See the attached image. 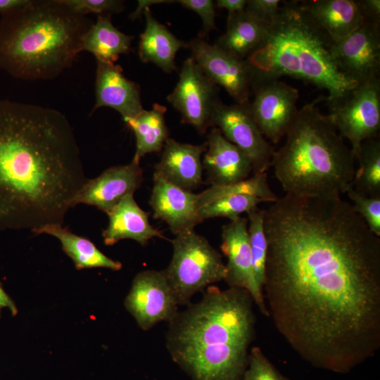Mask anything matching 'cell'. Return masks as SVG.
I'll return each mask as SVG.
<instances>
[{
  "label": "cell",
  "mask_w": 380,
  "mask_h": 380,
  "mask_svg": "<svg viewBox=\"0 0 380 380\" xmlns=\"http://www.w3.org/2000/svg\"><path fill=\"white\" fill-rule=\"evenodd\" d=\"M264 211L277 331L315 367L350 372L380 348V239L341 196L285 194Z\"/></svg>",
  "instance_id": "6da1fadb"
},
{
  "label": "cell",
  "mask_w": 380,
  "mask_h": 380,
  "mask_svg": "<svg viewBox=\"0 0 380 380\" xmlns=\"http://www.w3.org/2000/svg\"><path fill=\"white\" fill-rule=\"evenodd\" d=\"M87 180L63 113L0 100V229L63 225Z\"/></svg>",
  "instance_id": "7a4b0ae2"
},
{
  "label": "cell",
  "mask_w": 380,
  "mask_h": 380,
  "mask_svg": "<svg viewBox=\"0 0 380 380\" xmlns=\"http://www.w3.org/2000/svg\"><path fill=\"white\" fill-rule=\"evenodd\" d=\"M253 300L245 289L210 286L169 322L166 346L193 380H242L255 335Z\"/></svg>",
  "instance_id": "3957f363"
},
{
  "label": "cell",
  "mask_w": 380,
  "mask_h": 380,
  "mask_svg": "<svg viewBox=\"0 0 380 380\" xmlns=\"http://www.w3.org/2000/svg\"><path fill=\"white\" fill-rule=\"evenodd\" d=\"M92 23L63 0H29L3 14L0 68L23 80L53 79L82 51Z\"/></svg>",
  "instance_id": "277c9868"
},
{
  "label": "cell",
  "mask_w": 380,
  "mask_h": 380,
  "mask_svg": "<svg viewBox=\"0 0 380 380\" xmlns=\"http://www.w3.org/2000/svg\"><path fill=\"white\" fill-rule=\"evenodd\" d=\"M321 96L298 109L283 145L274 150L271 167L286 194L341 196L350 188L355 158L328 114Z\"/></svg>",
  "instance_id": "5b68a950"
},
{
  "label": "cell",
  "mask_w": 380,
  "mask_h": 380,
  "mask_svg": "<svg viewBox=\"0 0 380 380\" xmlns=\"http://www.w3.org/2000/svg\"><path fill=\"white\" fill-rule=\"evenodd\" d=\"M330 38L301 8L298 1H283L280 12L266 34L246 58L255 82L291 77L327 92V103L346 96L358 84L344 76L335 65Z\"/></svg>",
  "instance_id": "8992f818"
},
{
  "label": "cell",
  "mask_w": 380,
  "mask_h": 380,
  "mask_svg": "<svg viewBox=\"0 0 380 380\" xmlns=\"http://www.w3.org/2000/svg\"><path fill=\"white\" fill-rule=\"evenodd\" d=\"M171 242L172 257L163 272L179 305H189L195 293L224 279L221 254L194 229L176 234Z\"/></svg>",
  "instance_id": "52a82bcc"
},
{
  "label": "cell",
  "mask_w": 380,
  "mask_h": 380,
  "mask_svg": "<svg viewBox=\"0 0 380 380\" xmlns=\"http://www.w3.org/2000/svg\"><path fill=\"white\" fill-rule=\"evenodd\" d=\"M327 106L329 117L341 136L350 142L355 158L363 141L379 135L380 78L358 84Z\"/></svg>",
  "instance_id": "ba28073f"
},
{
  "label": "cell",
  "mask_w": 380,
  "mask_h": 380,
  "mask_svg": "<svg viewBox=\"0 0 380 380\" xmlns=\"http://www.w3.org/2000/svg\"><path fill=\"white\" fill-rule=\"evenodd\" d=\"M167 100L179 112L182 122L191 125L198 133L204 134L213 127V113L220 102L218 87L191 57L184 62L178 82Z\"/></svg>",
  "instance_id": "9c48e42d"
},
{
  "label": "cell",
  "mask_w": 380,
  "mask_h": 380,
  "mask_svg": "<svg viewBox=\"0 0 380 380\" xmlns=\"http://www.w3.org/2000/svg\"><path fill=\"white\" fill-rule=\"evenodd\" d=\"M329 50L338 70L350 80L360 84L380 78V25L365 20L346 37L330 39Z\"/></svg>",
  "instance_id": "30bf717a"
},
{
  "label": "cell",
  "mask_w": 380,
  "mask_h": 380,
  "mask_svg": "<svg viewBox=\"0 0 380 380\" xmlns=\"http://www.w3.org/2000/svg\"><path fill=\"white\" fill-rule=\"evenodd\" d=\"M203 73L217 87H222L236 103H248L255 83L253 71L246 59L232 55L201 37L188 44Z\"/></svg>",
  "instance_id": "8fae6325"
},
{
  "label": "cell",
  "mask_w": 380,
  "mask_h": 380,
  "mask_svg": "<svg viewBox=\"0 0 380 380\" xmlns=\"http://www.w3.org/2000/svg\"><path fill=\"white\" fill-rule=\"evenodd\" d=\"M248 104L226 105L220 101L213 113V125L248 156L253 174L266 172L271 167L274 147L260 132Z\"/></svg>",
  "instance_id": "7c38bea8"
},
{
  "label": "cell",
  "mask_w": 380,
  "mask_h": 380,
  "mask_svg": "<svg viewBox=\"0 0 380 380\" xmlns=\"http://www.w3.org/2000/svg\"><path fill=\"white\" fill-rule=\"evenodd\" d=\"M252 93L251 113L266 139L277 144L298 110V91L279 80H269L255 82Z\"/></svg>",
  "instance_id": "4fadbf2b"
},
{
  "label": "cell",
  "mask_w": 380,
  "mask_h": 380,
  "mask_svg": "<svg viewBox=\"0 0 380 380\" xmlns=\"http://www.w3.org/2000/svg\"><path fill=\"white\" fill-rule=\"evenodd\" d=\"M178 303L163 270H148L133 279L125 306L143 330L160 322H170L178 312Z\"/></svg>",
  "instance_id": "5bb4252c"
},
{
  "label": "cell",
  "mask_w": 380,
  "mask_h": 380,
  "mask_svg": "<svg viewBox=\"0 0 380 380\" xmlns=\"http://www.w3.org/2000/svg\"><path fill=\"white\" fill-rule=\"evenodd\" d=\"M222 253L227 258L224 279L229 287L247 291L260 312L270 317L263 291L255 281L248 232V219L239 217L222 229Z\"/></svg>",
  "instance_id": "9a60e30c"
},
{
  "label": "cell",
  "mask_w": 380,
  "mask_h": 380,
  "mask_svg": "<svg viewBox=\"0 0 380 380\" xmlns=\"http://www.w3.org/2000/svg\"><path fill=\"white\" fill-rule=\"evenodd\" d=\"M143 180L139 163L110 167L94 179H87L74 198L73 206L84 203L106 214L122 198L133 195Z\"/></svg>",
  "instance_id": "2e32d148"
},
{
  "label": "cell",
  "mask_w": 380,
  "mask_h": 380,
  "mask_svg": "<svg viewBox=\"0 0 380 380\" xmlns=\"http://www.w3.org/2000/svg\"><path fill=\"white\" fill-rule=\"evenodd\" d=\"M198 194L183 189L153 174L149 201L153 217L165 222L175 235L194 229L203 221L198 214Z\"/></svg>",
  "instance_id": "e0dca14e"
},
{
  "label": "cell",
  "mask_w": 380,
  "mask_h": 380,
  "mask_svg": "<svg viewBox=\"0 0 380 380\" xmlns=\"http://www.w3.org/2000/svg\"><path fill=\"white\" fill-rule=\"evenodd\" d=\"M95 96L92 113L101 107H110L124 120L136 117L144 110L139 86L126 78L122 68L115 63L97 61Z\"/></svg>",
  "instance_id": "ac0fdd59"
},
{
  "label": "cell",
  "mask_w": 380,
  "mask_h": 380,
  "mask_svg": "<svg viewBox=\"0 0 380 380\" xmlns=\"http://www.w3.org/2000/svg\"><path fill=\"white\" fill-rule=\"evenodd\" d=\"M206 144L202 164L211 185L235 183L248 178L253 172L248 156L228 141L217 127L210 130Z\"/></svg>",
  "instance_id": "d6986e66"
},
{
  "label": "cell",
  "mask_w": 380,
  "mask_h": 380,
  "mask_svg": "<svg viewBox=\"0 0 380 380\" xmlns=\"http://www.w3.org/2000/svg\"><path fill=\"white\" fill-rule=\"evenodd\" d=\"M207 149L206 142L193 145L167 138L161 158L154 173L169 182L187 191L197 188L202 182V155Z\"/></svg>",
  "instance_id": "ffe728a7"
},
{
  "label": "cell",
  "mask_w": 380,
  "mask_h": 380,
  "mask_svg": "<svg viewBox=\"0 0 380 380\" xmlns=\"http://www.w3.org/2000/svg\"><path fill=\"white\" fill-rule=\"evenodd\" d=\"M298 1L304 12L331 40L346 37L365 21L357 0Z\"/></svg>",
  "instance_id": "44dd1931"
},
{
  "label": "cell",
  "mask_w": 380,
  "mask_h": 380,
  "mask_svg": "<svg viewBox=\"0 0 380 380\" xmlns=\"http://www.w3.org/2000/svg\"><path fill=\"white\" fill-rule=\"evenodd\" d=\"M107 215L108 225L102 234L107 246L129 239L145 246L150 239L163 237L161 233L150 224L148 214L138 205L133 195L122 198Z\"/></svg>",
  "instance_id": "7402d4cb"
},
{
  "label": "cell",
  "mask_w": 380,
  "mask_h": 380,
  "mask_svg": "<svg viewBox=\"0 0 380 380\" xmlns=\"http://www.w3.org/2000/svg\"><path fill=\"white\" fill-rule=\"evenodd\" d=\"M150 7L144 14L146 19L144 31L140 36L139 56L144 63H152L166 72L176 70L175 63L177 51L188 44L179 39L151 14Z\"/></svg>",
  "instance_id": "603a6c76"
},
{
  "label": "cell",
  "mask_w": 380,
  "mask_h": 380,
  "mask_svg": "<svg viewBox=\"0 0 380 380\" xmlns=\"http://www.w3.org/2000/svg\"><path fill=\"white\" fill-rule=\"evenodd\" d=\"M269 25L246 10L233 14L228 16L227 30L215 45L246 59L262 41Z\"/></svg>",
  "instance_id": "cb8c5ba5"
},
{
  "label": "cell",
  "mask_w": 380,
  "mask_h": 380,
  "mask_svg": "<svg viewBox=\"0 0 380 380\" xmlns=\"http://www.w3.org/2000/svg\"><path fill=\"white\" fill-rule=\"evenodd\" d=\"M133 36L118 30L110 15H98L82 38V51L91 53L96 61L114 63L121 54L130 51Z\"/></svg>",
  "instance_id": "d4e9b609"
},
{
  "label": "cell",
  "mask_w": 380,
  "mask_h": 380,
  "mask_svg": "<svg viewBox=\"0 0 380 380\" xmlns=\"http://www.w3.org/2000/svg\"><path fill=\"white\" fill-rule=\"evenodd\" d=\"M35 234H49L61 243L64 252L72 260L77 269L104 267L113 270L122 268V263L102 252L89 239L79 236L60 224L46 226Z\"/></svg>",
  "instance_id": "484cf974"
},
{
  "label": "cell",
  "mask_w": 380,
  "mask_h": 380,
  "mask_svg": "<svg viewBox=\"0 0 380 380\" xmlns=\"http://www.w3.org/2000/svg\"><path fill=\"white\" fill-rule=\"evenodd\" d=\"M166 108L154 103L151 110H144L133 118L124 120L136 137V151L133 161L139 163L146 154L158 152L168 138L165 124Z\"/></svg>",
  "instance_id": "4316f807"
},
{
  "label": "cell",
  "mask_w": 380,
  "mask_h": 380,
  "mask_svg": "<svg viewBox=\"0 0 380 380\" xmlns=\"http://www.w3.org/2000/svg\"><path fill=\"white\" fill-rule=\"evenodd\" d=\"M358 162L351 186L368 196H380V138H369L361 144L356 155Z\"/></svg>",
  "instance_id": "83f0119b"
},
{
  "label": "cell",
  "mask_w": 380,
  "mask_h": 380,
  "mask_svg": "<svg viewBox=\"0 0 380 380\" xmlns=\"http://www.w3.org/2000/svg\"><path fill=\"white\" fill-rule=\"evenodd\" d=\"M248 195L258 197L264 202H274L278 196L271 189L267 172L256 173L250 178L225 185L212 184L198 194V210L203 205L225 196Z\"/></svg>",
  "instance_id": "f1b7e54d"
},
{
  "label": "cell",
  "mask_w": 380,
  "mask_h": 380,
  "mask_svg": "<svg viewBox=\"0 0 380 380\" xmlns=\"http://www.w3.org/2000/svg\"><path fill=\"white\" fill-rule=\"evenodd\" d=\"M247 215L254 277L258 287L263 291L267 254V241L264 229V211L257 208Z\"/></svg>",
  "instance_id": "f546056e"
},
{
  "label": "cell",
  "mask_w": 380,
  "mask_h": 380,
  "mask_svg": "<svg viewBox=\"0 0 380 380\" xmlns=\"http://www.w3.org/2000/svg\"><path fill=\"white\" fill-rule=\"evenodd\" d=\"M264 202L262 199L248 195H236L222 197L210 202L198 210L203 220L213 217H226L234 220L243 213H249Z\"/></svg>",
  "instance_id": "4dcf8cb0"
},
{
  "label": "cell",
  "mask_w": 380,
  "mask_h": 380,
  "mask_svg": "<svg viewBox=\"0 0 380 380\" xmlns=\"http://www.w3.org/2000/svg\"><path fill=\"white\" fill-rule=\"evenodd\" d=\"M346 194L354 211L364 220L369 229L380 236V196H368L350 187Z\"/></svg>",
  "instance_id": "1f68e13d"
},
{
  "label": "cell",
  "mask_w": 380,
  "mask_h": 380,
  "mask_svg": "<svg viewBox=\"0 0 380 380\" xmlns=\"http://www.w3.org/2000/svg\"><path fill=\"white\" fill-rule=\"evenodd\" d=\"M242 380H290L284 376L258 346L251 348Z\"/></svg>",
  "instance_id": "d6a6232c"
},
{
  "label": "cell",
  "mask_w": 380,
  "mask_h": 380,
  "mask_svg": "<svg viewBox=\"0 0 380 380\" xmlns=\"http://www.w3.org/2000/svg\"><path fill=\"white\" fill-rule=\"evenodd\" d=\"M74 11L85 15L96 13L98 15L117 13L125 8L124 3L117 0H63Z\"/></svg>",
  "instance_id": "836d02e7"
},
{
  "label": "cell",
  "mask_w": 380,
  "mask_h": 380,
  "mask_svg": "<svg viewBox=\"0 0 380 380\" xmlns=\"http://www.w3.org/2000/svg\"><path fill=\"white\" fill-rule=\"evenodd\" d=\"M183 7L196 13L202 20V36L215 30V4L211 0H179Z\"/></svg>",
  "instance_id": "e575fe53"
},
{
  "label": "cell",
  "mask_w": 380,
  "mask_h": 380,
  "mask_svg": "<svg viewBox=\"0 0 380 380\" xmlns=\"http://www.w3.org/2000/svg\"><path fill=\"white\" fill-rule=\"evenodd\" d=\"M282 2L280 0H248L245 10L270 24L278 16Z\"/></svg>",
  "instance_id": "d590c367"
},
{
  "label": "cell",
  "mask_w": 380,
  "mask_h": 380,
  "mask_svg": "<svg viewBox=\"0 0 380 380\" xmlns=\"http://www.w3.org/2000/svg\"><path fill=\"white\" fill-rule=\"evenodd\" d=\"M366 21L380 25V1L357 0Z\"/></svg>",
  "instance_id": "8d00e7d4"
},
{
  "label": "cell",
  "mask_w": 380,
  "mask_h": 380,
  "mask_svg": "<svg viewBox=\"0 0 380 380\" xmlns=\"http://www.w3.org/2000/svg\"><path fill=\"white\" fill-rule=\"evenodd\" d=\"M248 0H217L215 6L224 8L228 11V16L242 12L245 10Z\"/></svg>",
  "instance_id": "74e56055"
},
{
  "label": "cell",
  "mask_w": 380,
  "mask_h": 380,
  "mask_svg": "<svg viewBox=\"0 0 380 380\" xmlns=\"http://www.w3.org/2000/svg\"><path fill=\"white\" fill-rule=\"evenodd\" d=\"M174 2L172 1H166V0H141L138 1L137 7L136 10L130 14V18L132 20H134L137 18H139L140 15L144 13V10L150 7L153 4H162V3H169Z\"/></svg>",
  "instance_id": "f35d334b"
},
{
  "label": "cell",
  "mask_w": 380,
  "mask_h": 380,
  "mask_svg": "<svg viewBox=\"0 0 380 380\" xmlns=\"http://www.w3.org/2000/svg\"><path fill=\"white\" fill-rule=\"evenodd\" d=\"M4 308H8L13 315H15L18 312L14 302L0 286V314Z\"/></svg>",
  "instance_id": "ab89813d"
},
{
  "label": "cell",
  "mask_w": 380,
  "mask_h": 380,
  "mask_svg": "<svg viewBox=\"0 0 380 380\" xmlns=\"http://www.w3.org/2000/svg\"><path fill=\"white\" fill-rule=\"evenodd\" d=\"M29 0H0V13H6L26 4Z\"/></svg>",
  "instance_id": "60d3db41"
}]
</instances>
